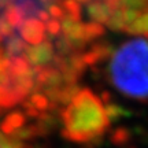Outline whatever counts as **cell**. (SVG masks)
<instances>
[{
	"instance_id": "cell-1",
	"label": "cell",
	"mask_w": 148,
	"mask_h": 148,
	"mask_svg": "<svg viewBox=\"0 0 148 148\" xmlns=\"http://www.w3.org/2000/svg\"><path fill=\"white\" fill-rule=\"evenodd\" d=\"M121 110L90 89H77L60 110L62 136L71 143H93L108 130Z\"/></svg>"
},
{
	"instance_id": "cell-2",
	"label": "cell",
	"mask_w": 148,
	"mask_h": 148,
	"mask_svg": "<svg viewBox=\"0 0 148 148\" xmlns=\"http://www.w3.org/2000/svg\"><path fill=\"white\" fill-rule=\"evenodd\" d=\"M108 78L129 99L148 100V40L136 38L116 49L108 64Z\"/></svg>"
},
{
	"instance_id": "cell-3",
	"label": "cell",
	"mask_w": 148,
	"mask_h": 148,
	"mask_svg": "<svg viewBox=\"0 0 148 148\" xmlns=\"http://www.w3.org/2000/svg\"><path fill=\"white\" fill-rule=\"evenodd\" d=\"M18 32L25 41L33 45L40 44L44 40V25L40 19H36L34 16L22 22L18 26Z\"/></svg>"
},
{
	"instance_id": "cell-4",
	"label": "cell",
	"mask_w": 148,
	"mask_h": 148,
	"mask_svg": "<svg viewBox=\"0 0 148 148\" xmlns=\"http://www.w3.org/2000/svg\"><path fill=\"white\" fill-rule=\"evenodd\" d=\"M88 15L97 22H107V19L110 18L111 11L108 8V5L106 4V1L101 0H93L92 3L88 5Z\"/></svg>"
},
{
	"instance_id": "cell-5",
	"label": "cell",
	"mask_w": 148,
	"mask_h": 148,
	"mask_svg": "<svg viewBox=\"0 0 148 148\" xmlns=\"http://www.w3.org/2000/svg\"><path fill=\"white\" fill-rule=\"evenodd\" d=\"M125 32L129 34H145V36H148V12L141 14L132 23H129L125 27Z\"/></svg>"
},
{
	"instance_id": "cell-6",
	"label": "cell",
	"mask_w": 148,
	"mask_h": 148,
	"mask_svg": "<svg viewBox=\"0 0 148 148\" xmlns=\"http://www.w3.org/2000/svg\"><path fill=\"white\" fill-rule=\"evenodd\" d=\"M4 18L5 21L10 23V26L12 29H18V26L22 23L23 15H22L21 11L18 10L15 5H7L4 11Z\"/></svg>"
},
{
	"instance_id": "cell-7",
	"label": "cell",
	"mask_w": 148,
	"mask_h": 148,
	"mask_svg": "<svg viewBox=\"0 0 148 148\" xmlns=\"http://www.w3.org/2000/svg\"><path fill=\"white\" fill-rule=\"evenodd\" d=\"M103 33H104V29H103L99 23H96V22L84 25V34H85L86 41H88V40H92V38H95V37L101 36Z\"/></svg>"
},
{
	"instance_id": "cell-8",
	"label": "cell",
	"mask_w": 148,
	"mask_h": 148,
	"mask_svg": "<svg viewBox=\"0 0 148 148\" xmlns=\"http://www.w3.org/2000/svg\"><path fill=\"white\" fill-rule=\"evenodd\" d=\"M0 148H26V145L23 143H19V141L10 138L0 129Z\"/></svg>"
},
{
	"instance_id": "cell-9",
	"label": "cell",
	"mask_w": 148,
	"mask_h": 148,
	"mask_svg": "<svg viewBox=\"0 0 148 148\" xmlns=\"http://www.w3.org/2000/svg\"><path fill=\"white\" fill-rule=\"evenodd\" d=\"M122 5L132 10H144L148 8V0H121Z\"/></svg>"
},
{
	"instance_id": "cell-10",
	"label": "cell",
	"mask_w": 148,
	"mask_h": 148,
	"mask_svg": "<svg viewBox=\"0 0 148 148\" xmlns=\"http://www.w3.org/2000/svg\"><path fill=\"white\" fill-rule=\"evenodd\" d=\"M64 7L70 11L71 18H74L75 21H79L81 14H79V5H78V3H75L74 0H66V1H64Z\"/></svg>"
},
{
	"instance_id": "cell-11",
	"label": "cell",
	"mask_w": 148,
	"mask_h": 148,
	"mask_svg": "<svg viewBox=\"0 0 148 148\" xmlns=\"http://www.w3.org/2000/svg\"><path fill=\"white\" fill-rule=\"evenodd\" d=\"M0 34L1 36H12V27L10 26V23L5 21L4 16H0Z\"/></svg>"
},
{
	"instance_id": "cell-12",
	"label": "cell",
	"mask_w": 148,
	"mask_h": 148,
	"mask_svg": "<svg viewBox=\"0 0 148 148\" xmlns=\"http://www.w3.org/2000/svg\"><path fill=\"white\" fill-rule=\"evenodd\" d=\"M48 30H49V33L51 34H53V36H56L59 33V30H60V25H59L58 21H55V19H48Z\"/></svg>"
},
{
	"instance_id": "cell-13",
	"label": "cell",
	"mask_w": 148,
	"mask_h": 148,
	"mask_svg": "<svg viewBox=\"0 0 148 148\" xmlns=\"http://www.w3.org/2000/svg\"><path fill=\"white\" fill-rule=\"evenodd\" d=\"M49 12L53 18H62L63 16V11L58 5H49Z\"/></svg>"
}]
</instances>
